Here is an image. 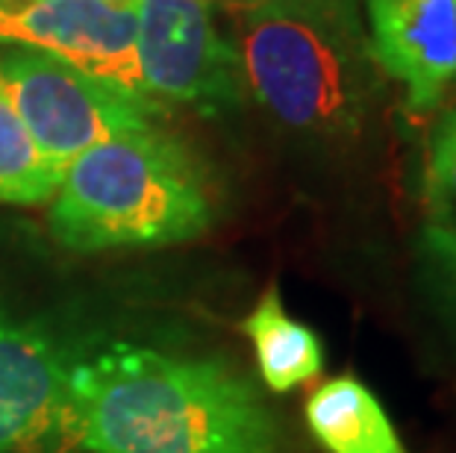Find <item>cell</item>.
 I'll return each mask as SVG.
<instances>
[{"label": "cell", "mask_w": 456, "mask_h": 453, "mask_svg": "<svg viewBox=\"0 0 456 453\" xmlns=\"http://www.w3.org/2000/svg\"><path fill=\"white\" fill-rule=\"evenodd\" d=\"M68 380L89 453H283L274 412L224 360L115 342Z\"/></svg>", "instance_id": "cell-1"}, {"label": "cell", "mask_w": 456, "mask_h": 453, "mask_svg": "<svg viewBox=\"0 0 456 453\" xmlns=\"http://www.w3.org/2000/svg\"><path fill=\"white\" fill-rule=\"evenodd\" d=\"M232 47L245 94L297 136L356 139L383 94L359 0L236 6Z\"/></svg>", "instance_id": "cell-2"}, {"label": "cell", "mask_w": 456, "mask_h": 453, "mask_svg": "<svg viewBox=\"0 0 456 453\" xmlns=\"http://www.w3.org/2000/svg\"><path fill=\"white\" fill-rule=\"evenodd\" d=\"M209 224L212 198L200 168L157 127L80 153L51 204V233L80 254L180 245Z\"/></svg>", "instance_id": "cell-3"}, {"label": "cell", "mask_w": 456, "mask_h": 453, "mask_svg": "<svg viewBox=\"0 0 456 453\" xmlns=\"http://www.w3.org/2000/svg\"><path fill=\"white\" fill-rule=\"evenodd\" d=\"M0 85L30 130L36 148L65 168L94 144L151 130L159 106L112 89L38 51L0 53Z\"/></svg>", "instance_id": "cell-4"}, {"label": "cell", "mask_w": 456, "mask_h": 453, "mask_svg": "<svg viewBox=\"0 0 456 453\" xmlns=\"http://www.w3.org/2000/svg\"><path fill=\"white\" fill-rule=\"evenodd\" d=\"M135 53L153 101L191 106L207 118L241 106L236 47L218 33L207 0H139Z\"/></svg>", "instance_id": "cell-5"}, {"label": "cell", "mask_w": 456, "mask_h": 453, "mask_svg": "<svg viewBox=\"0 0 456 453\" xmlns=\"http://www.w3.org/2000/svg\"><path fill=\"white\" fill-rule=\"evenodd\" d=\"M0 44L56 56L112 89L157 103L142 80L133 9L103 0H0Z\"/></svg>", "instance_id": "cell-6"}, {"label": "cell", "mask_w": 456, "mask_h": 453, "mask_svg": "<svg viewBox=\"0 0 456 453\" xmlns=\"http://www.w3.org/2000/svg\"><path fill=\"white\" fill-rule=\"evenodd\" d=\"M68 371L42 327L0 318V453H83Z\"/></svg>", "instance_id": "cell-7"}, {"label": "cell", "mask_w": 456, "mask_h": 453, "mask_svg": "<svg viewBox=\"0 0 456 453\" xmlns=\"http://www.w3.org/2000/svg\"><path fill=\"white\" fill-rule=\"evenodd\" d=\"M365 15L380 71L412 112H430L456 83V0H365Z\"/></svg>", "instance_id": "cell-8"}, {"label": "cell", "mask_w": 456, "mask_h": 453, "mask_svg": "<svg viewBox=\"0 0 456 453\" xmlns=\"http://www.w3.org/2000/svg\"><path fill=\"white\" fill-rule=\"evenodd\" d=\"M306 427L327 453H410L380 398L354 374L327 380L309 394Z\"/></svg>", "instance_id": "cell-9"}, {"label": "cell", "mask_w": 456, "mask_h": 453, "mask_svg": "<svg viewBox=\"0 0 456 453\" xmlns=\"http://www.w3.org/2000/svg\"><path fill=\"white\" fill-rule=\"evenodd\" d=\"M241 330L254 344L259 377L271 392L283 394L315 380L324 368V344L313 327L286 312L277 288L259 297Z\"/></svg>", "instance_id": "cell-10"}, {"label": "cell", "mask_w": 456, "mask_h": 453, "mask_svg": "<svg viewBox=\"0 0 456 453\" xmlns=\"http://www.w3.org/2000/svg\"><path fill=\"white\" fill-rule=\"evenodd\" d=\"M62 171L36 148L30 130L0 85V204L38 206L53 200Z\"/></svg>", "instance_id": "cell-11"}, {"label": "cell", "mask_w": 456, "mask_h": 453, "mask_svg": "<svg viewBox=\"0 0 456 453\" xmlns=\"http://www.w3.org/2000/svg\"><path fill=\"white\" fill-rule=\"evenodd\" d=\"M419 271L427 303L456 348V218H433L421 230Z\"/></svg>", "instance_id": "cell-12"}, {"label": "cell", "mask_w": 456, "mask_h": 453, "mask_svg": "<svg viewBox=\"0 0 456 453\" xmlns=\"http://www.w3.org/2000/svg\"><path fill=\"white\" fill-rule=\"evenodd\" d=\"M427 200L433 218H453L456 212V109L436 124L427 153Z\"/></svg>", "instance_id": "cell-13"}, {"label": "cell", "mask_w": 456, "mask_h": 453, "mask_svg": "<svg viewBox=\"0 0 456 453\" xmlns=\"http://www.w3.org/2000/svg\"><path fill=\"white\" fill-rule=\"evenodd\" d=\"M236 6H265V4H324V0H230Z\"/></svg>", "instance_id": "cell-14"}, {"label": "cell", "mask_w": 456, "mask_h": 453, "mask_svg": "<svg viewBox=\"0 0 456 453\" xmlns=\"http://www.w3.org/2000/svg\"><path fill=\"white\" fill-rule=\"evenodd\" d=\"M103 4H110L115 9H133L135 12V4H139V0H103Z\"/></svg>", "instance_id": "cell-15"}]
</instances>
